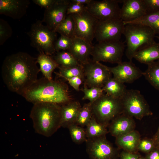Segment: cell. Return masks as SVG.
I'll return each instance as SVG.
<instances>
[{"mask_svg":"<svg viewBox=\"0 0 159 159\" xmlns=\"http://www.w3.org/2000/svg\"><path fill=\"white\" fill-rule=\"evenodd\" d=\"M121 159H139L140 155L136 153H131L123 150L120 155Z\"/></svg>","mask_w":159,"mask_h":159,"instance_id":"60d3db41","label":"cell"},{"mask_svg":"<svg viewBox=\"0 0 159 159\" xmlns=\"http://www.w3.org/2000/svg\"><path fill=\"white\" fill-rule=\"evenodd\" d=\"M139 159H146L145 157H140Z\"/></svg>","mask_w":159,"mask_h":159,"instance_id":"f6af8a7d","label":"cell"},{"mask_svg":"<svg viewBox=\"0 0 159 159\" xmlns=\"http://www.w3.org/2000/svg\"><path fill=\"white\" fill-rule=\"evenodd\" d=\"M85 10V5L71 1L67 10V15L81 13Z\"/></svg>","mask_w":159,"mask_h":159,"instance_id":"8d00e7d4","label":"cell"},{"mask_svg":"<svg viewBox=\"0 0 159 159\" xmlns=\"http://www.w3.org/2000/svg\"><path fill=\"white\" fill-rule=\"evenodd\" d=\"M61 127L68 128L76 123L79 111L82 107L79 102L71 100L60 105Z\"/></svg>","mask_w":159,"mask_h":159,"instance_id":"ffe728a7","label":"cell"},{"mask_svg":"<svg viewBox=\"0 0 159 159\" xmlns=\"http://www.w3.org/2000/svg\"><path fill=\"white\" fill-rule=\"evenodd\" d=\"M30 117L37 133L49 137L61 127V105L49 102L33 104Z\"/></svg>","mask_w":159,"mask_h":159,"instance_id":"3957f363","label":"cell"},{"mask_svg":"<svg viewBox=\"0 0 159 159\" xmlns=\"http://www.w3.org/2000/svg\"><path fill=\"white\" fill-rule=\"evenodd\" d=\"M141 139L139 132L134 130L116 138L115 143L123 150L131 153H137L139 143Z\"/></svg>","mask_w":159,"mask_h":159,"instance_id":"44dd1931","label":"cell"},{"mask_svg":"<svg viewBox=\"0 0 159 159\" xmlns=\"http://www.w3.org/2000/svg\"><path fill=\"white\" fill-rule=\"evenodd\" d=\"M31 41L30 44L39 53L52 56L55 53L54 44L57 39V32L38 20L31 25L27 33Z\"/></svg>","mask_w":159,"mask_h":159,"instance_id":"5b68a950","label":"cell"},{"mask_svg":"<svg viewBox=\"0 0 159 159\" xmlns=\"http://www.w3.org/2000/svg\"><path fill=\"white\" fill-rule=\"evenodd\" d=\"M123 34L126 39V55L130 61L137 51L156 42L154 40L156 34L153 30L142 24H125Z\"/></svg>","mask_w":159,"mask_h":159,"instance_id":"277c9868","label":"cell"},{"mask_svg":"<svg viewBox=\"0 0 159 159\" xmlns=\"http://www.w3.org/2000/svg\"><path fill=\"white\" fill-rule=\"evenodd\" d=\"M37 61L44 77L49 80H52L53 72L56 68L59 67L53 57L51 56L41 53L37 58Z\"/></svg>","mask_w":159,"mask_h":159,"instance_id":"603a6c76","label":"cell"},{"mask_svg":"<svg viewBox=\"0 0 159 159\" xmlns=\"http://www.w3.org/2000/svg\"><path fill=\"white\" fill-rule=\"evenodd\" d=\"M125 25L121 19L98 21L95 38L98 42L120 41Z\"/></svg>","mask_w":159,"mask_h":159,"instance_id":"7c38bea8","label":"cell"},{"mask_svg":"<svg viewBox=\"0 0 159 159\" xmlns=\"http://www.w3.org/2000/svg\"><path fill=\"white\" fill-rule=\"evenodd\" d=\"M92 0H71L72 2L86 5L90 3Z\"/></svg>","mask_w":159,"mask_h":159,"instance_id":"ee69618b","label":"cell"},{"mask_svg":"<svg viewBox=\"0 0 159 159\" xmlns=\"http://www.w3.org/2000/svg\"><path fill=\"white\" fill-rule=\"evenodd\" d=\"M123 0H92L85 6V10L99 21L120 19L121 8L118 4Z\"/></svg>","mask_w":159,"mask_h":159,"instance_id":"30bf717a","label":"cell"},{"mask_svg":"<svg viewBox=\"0 0 159 159\" xmlns=\"http://www.w3.org/2000/svg\"><path fill=\"white\" fill-rule=\"evenodd\" d=\"M70 2V0H57L51 7L45 9L42 22L50 29L55 31L57 27L66 17Z\"/></svg>","mask_w":159,"mask_h":159,"instance_id":"5bb4252c","label":"cell"},{"mask_svg":"<svg viewBox=\"0 0 159 159\" xmlns=\"http://www.w3.org/2000/svg\"><path fill=\"white\" fill-rule=\"evenodd\" d=\"M92 117L107 127L114 119L123 113L121 99L106 93L92 104Z\"/></svg>","mask_w":159,"mask_h":159,"instance_id":"8992f818","label":"cell"},{"mask_svg":"<svg viewBox=\"0 0 159 159\" xmlns=\"http://www.w3.org/2000/svg\"><path fill=\"white\" fill-rule=\"evenodd\" d=\"M86 151L90 159H118V149L109 141L106 136L88 139L86 141Z\"/></svg>","mask_w":159,"mask_h":159,"instance_id":"8fae6325","label":"cell"},{"mask_svg":"<svg viewBox=\"0 0 159 159\" xmlns=\"http://www.w3.org/2000/svg\"><path fill=\"white\" fill-rule=\"evenodd\" d=\"M53 58L60 67L68 68L80 64L68 51L57 52Z\"/></svg>","mask_w":159,"mask_h":159,"instance_id":"83f0119b","label":"cell"},{"mask_svg":"<svg viewBox=\"0 0 159 159\" xmlns=\"http://www.w3.org/2000/svg\"><path fill=\"white\" fill-rule=\"evenodd\" d=\"M147 14L159 11V0H143Z\"/></svg>","mask_w":159,"mask_h":159,"instance_id":"74e56055","label":"cell"},{"mask_svg":"<svg viewBox=\"0 0 159 159\" xmlns=\"http://www.w3.org/2000/svg\"><path fill=\"white\" fill-rule=\"evenodd\" d=\"M92 117V104L89 102L85 104L81 107L77 117L76 124L84 127L89 123Z\"/></svg>","mask_w":159,"mask_h":159,"instance_id":"f546056e","label":"cell"},{"mask_svg":"<svg viewBox=\"0 0 159 159\" xmlns=\"http://www.w3.org/2000/svg\"><path fill=\"white\" fill-rule=\"evenodd\" d=\"M156 37L159 40V36H156Z\"/></svg>","mask_w":159,"mask_h":159,"instance_id":"bcb514c9","label":"cell"},{"mask_svg":"<svg viewBox=\"0 0 159 159\" xmlns=\"http://www.w3.org/2000/svg\"><path fill=\"white\" fill-rule=\"evenodd\" d=\"M85 127L87 139L105 136L108 132L107 126L98 122L93 117Z\"/></svg>","mask_w":159,"mask_h":159,"instance_id":"d4e9b609","label":"cell"},{"mask_svg":"<svg viewBox=\"0 0 159 159\" xmlns=\"http://www.w3.org/2000/svg\"><path fill=\"white\" fill-rule=\"evenodd\" d=\"M59 72L57 74L60 76L67 80L71 78L81 76L84 77L83 66L79 64L75 66L68 68L59 67Z\"/></svg>","mask_w":159,"mask_h":159,"instance_id":"1f68e13d","label":"cell"},{"mask_svg":"<svg viewBox=\"0 0 159 159\" xmlns=\"http://www.w3.org/2000/svg\"><path fill=\"white\" fill-rule=\"evenodd\" d=\"M143 75L154 88L159 90V60L148 64Z\"/></svg>","mask_w":159,"mask_h":159,"instance_id":"4316f807","label":"cell"},{"mask_svg":"<svg viewBox=\"0 0 159 159\" xmlns=\"http://www.w3.org/2000/svg\"><path fill=\"white\" fill-rule=\"evenodd\" d=\"M120 17L124 24L147 14L143 0H123Z\"/></svg>","mask_w":159,"mask_h":159,"instance_id":"2e32d148","label":"cell"},{"mask_svg":"<svg viewBox=\"0 0 159 159\" xmlns=\"http://www.w3.org/2000/svg\"><path fill=\"white\" fill-rule=\"evenodd\" d=\"M37 58L28 53L19 52L7 56L1 67V75L10 91L21 95L38 80L40 71Z\"/></svg>","mask_w":159,"mask_h":159,"instance_id":"6da1fadb","label":"cell"},{"mask_svg":"<svg viewBox=\"0 0 159 159\" xmlns=\"http://www.w3.org/2000/svg\"><path fill=\"white\" fill-rule=\"evenodd\" d=\"M153 139L155 147L159 149V126L157 132L153 136Z\"/></svg>","mask_w":159,"mask_h":159,"instance_id":"7bdbcfd3","label":"cell"},{"mask_svg":"<svg viewBox=\"0 0 159 159\" xmlns=\"http://www.w3.org/2000/svg\"><path fill=\"white\" fill-rule=\"evenodd\" d=\"M85 77V85L90 88H102L112 77L109 67L100 62L90 60L82 65Z\"/></svg>","mask_w":159,"mask_h":159,"instance_id":"9c48e42d","label":"cell"},{"mask_svg":"<svg viewBox=\"0 0 159 159\" xmlns=\"http://www.w3.org/2000/svg\"><path fill=\"white\" fill-rule=\"evenodd\" d=\"M135 126L132 117L123 112L114 119L108 127V132L116 138L135 130Z\"/></svg>","mask_w":159,"mask_h":159,"instance_id":"ac0fdd59","label":"cell"},{"mask_svg":"<svg viewBox=\"0 0 159 159\" xmlns=\"http://www.w3.org/2000/svg\"><path fill=\"white\" fill-rule=\"evenodd\" d=\"M81 90L84 93L82 100H88L92 104L104 94L102 88L92 87L88 88L87 86L85 84Z\"/></svg>","mask_w":159,"mask_h":159,"instance_id":"d6a6232c","label":"cell"},{"mask_svg":"<svg viewBox=\"0 0 159 159\" xmlns=\"http://www.w3.org/2000/svg\"><path fill=\"white\" fill-rule=\"evenodd\" d=\"M102 89L108 95L120 99L123 97L127 90L124 83L113 77H112L107 81Z\"/></svg>","mask_w":159,"mask_h":159,"instance_id":"cb8c5ba5","label":"cell"},{"mask_svg":"<svg viewBox=\"0 0 159 159\" xmlns=\"http://www.w3.org/2000/svg\"><path fill=\"white\" fill-rule=\"evenodd\" d=\"M125 47L120 41L99 42L93 46L91 55L92 60L118 64L122 62Z\"/></svg>","mask_w":159,"mask_h":159,"instance_id":"ba28073f","label":"cell"},{"mask_svg":"<svg viewBox=\"0 0 159 159\" xmlns=\"http://www.w3.org/2000/svg\"><path fill=\"white\" fill-rule=\"evenodd\" d=\"M12 29L8 23L2 19H0V45H1L10 37Z\"/></svg>","mask_w":159,"mask_h":159,"instance_id":"836d02e7","label":"cell"},{"mask_svg":"<svg viewBox=\"0 0 159 159\" xmlns=\"http://www.w3.org/2000/svg\"><path fill=\"white\" fill-rule=\"evenodd\" d=\"M30 3L28 0H0V14L19 19L25 15Z\"/></svg>","mask_w":159,"mask_h":159,"instance_id":"e0dca14e","label":"cell"},{"mask_svg":"<svg viewBox=\"0 0 159 159\" xmlns=\"http://www.w3.org/2000/svg\"><path fill=\"white\" fill-rule=\"evenodd\" d=\"M72 38L61 35L57 39L54 44L56 52L61 51H67L72 44Z\"/></svg>","mask_w":159,"mask_h":159,"instance_id":"e575fe53","label":"cell"},{"mask_svg":"<svg viewBox=\"0 0 159 159\" xmlns=\"http://www.w3.org/2000/svg\"><path fill=\"white\" fill-rule=\"evenodd\" d=\"M155 148L153 138L141 139L138 146V150L147 154Z\"/></svg>","mask_w":159,"mask_h":159,"instance_id":"d590c367","label":"cell"},{"mask_svg":"<svg viewBox=\"0 0 159 159\" xmlns=\"http://www.w3.org/2000/svg\"><path fill=\"white\" fill-rule=\"evenodd\" d=\"M71 15L75 22L74 37L81 38L92 44L98 20L85 10Z\"/></svg>","mask_w":159,"mask_h":159,"instance_id":"4fadbf2b","label":"cell"},{"mask_svg":"<svg viewBox=\"0 0 159 159\" xmlns=\"http://www.w3.org/2000/svg\"><path fill=\"white\" fill-rule=\"evenodd\" d=\"M145 158L146 159H159V149L155 148L146 154Z\"/></svg>","mask_w":159,"mask_h":159,"instance_id":"b9f144b4","label":"cell"},{"mask_svg":"<svg viewBox=\"0 0 159 159\" xmlns=\"http://www.w3.org/2000/svg\"><path fill=\"white\" fill-rule=\"evenodd\" d=\"M121 100L123 112L132 117L141 120L153 114L148 103L138 90H127Z\"/></svg>","mask_w":159,"mask_h":159,"instance_id":"52a82bcc","label":"cell"},{"mask_svg":"<svg viewBox=\"0 0 159 159\" xmlns=\"http://www.w3.org/2000/svg\"><path fill=\"white\" fill-rule=\"evenodd\" d=\"M93 46L84 40L74 37L68 51L74 57L79 63L82 65L90 60Z\"/></svg>","mask_w":159,"mask_h":159,"instance_id":"d6986e66","label":"cell"},{"mask_svg":"<svg viewBox=\"0 0 159 159\" xmlns=\"http://www.w3.org/2000/svg\"><path fill=\"white\" fill-rule=\"evenodd\" d=\"M21 96L33 104L46 102L61 105L72 100L66 84L44 77L38 79Z\"/></svg>","mask_w":159,"mask_h":159,"instance_id":"7a4b0ae2","label":"cell"},{"mask_svg":"<svg viewBox=\"0 0 159 159\" xmlns=\"http://www.w3.org/2000/svg\"><path fill=\"white\" fill-rule=\"evenodd\" d=\"M73 141L80 144L86 142L87 140L85 128L76 123L70 125L67 128Z\"/></svg>","mask_w":159,"mask_h":159,"instance_id":"4dcf8cb0","label":"cell"},{"mask_svg":"<svg viewBox=\"0 0 159 159\" xmlns=\"http://www.w3.org/2000/svg\"><path fill=\"white\" fill-rule=\"evenodd\" d=\"M133 58L141 63L147 65L159 60V43L155 42L138 51Z\"/></svg>","mask_w":159,"mask_h":159,"instance_id":"7402d4cb","label":"cell"},{"mask_svg":"<svg viewBox=\"0 0 159 159\" xmlns=\"http://www.w3.org/2000/svg\"><path fill=\"white\" fill-rule=\"evenodd\" d=\"M129 23L139 24L149 26L153 30L155 34L159 36V11L146 14L125 25Z\"/></svg>","mask_w":159,"mask_h":159,"instance_id":"484cf974","label":"cell"},{"mask_svg":"<svg viewBox=\"0 0 159 159\" xmlns=\"http://www.w3.org/2000/svg\"><path fill=\"white\" fill-rule=\"evenodd\" d=\"M84 80V77L77 76L69 79L67 80L71 86L76 91H78L80 85Z\"/></svg>","mask_w":159,"mask_h":159,"instance_id":"f35d334b","label":"cell"},{"mask_svg":"<svg viewBox=\"0 0 159 159\" xmlns=\"http://www.w3.org/2000/svg\"><path fill=\"white\" fill-rule=\"evenodd\" d=\"M75 22L72 15H67L59 25L55 31L60 35L73 38L74 37Z\"/></svg>","mask_w":159,"mask_h":159,"instance_id":"f1b7e54d","label":"cell"},{"mask_svg":"<svg viewBox=\"0 0 159 159\" xmlns=\"http://www.w3.org/2000/svg\"><path fill=\"white\" fill-rule=\"evenodd\" d=\"M109 68L113 77L124 83H132L143 75V72L130 61L122 62Z\"/></svg>","mask_w":159,"mask_h":159,"instance_id":"9a60e30c","label":"cell"},{"mask_svg":"<svg viewBox=\"0 0 159 159\" xmlns=\"http://www.w3.org/2000/svg\"><path fill=\"white\" fill-rule=\"evenodd\" d=\"M57 0H33L32 1L35 4L42 8L47 9L54 4Z\"/></svg>","mask_w":159,"mask_h":159,"instance_id":"ab89813d","label":"cell"}]
</instances>
